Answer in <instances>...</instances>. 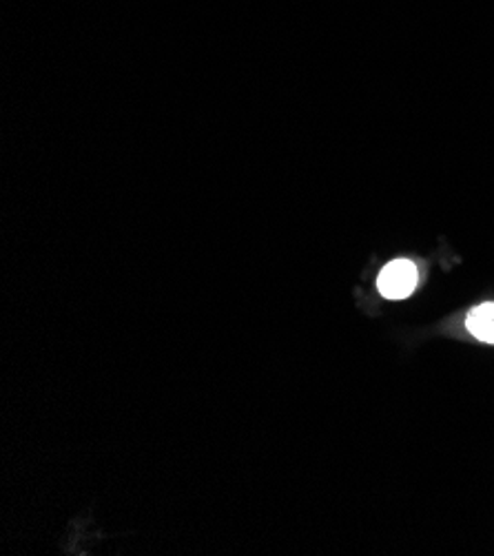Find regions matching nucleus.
Returning a JSON list of instances; mask_svg holds the SVG:
<instances>
[{"mask_svg": "<svg viewBox=\"0 0 494 556\" xmlns=\"http://www.w3.org/2000/svg\"><path fill=\"white\" fill-rule=\"evenodd\" d=\"M419 280L417 266L408 260H395L381 268L377 277V289L383 298L389 300H406Z\"/></svg>", "mask_w": 494, "mask_h": 556, "instance_id": "nucleus-1", "label": "nucleus"}, {"mask_svg": "<svg viewBox=\"0 0 494 556\" xmlns=\"http://www.w3.org/2000/svg\"><path fill=\"white\" fill-rule=\"evenodd\" d=\"M468 330L472 336L481 342L494 344V302L490 304H481L477 306L470 315H468Z\"/></svg>", "mask_w": 494, "mask_h": 556, "instance_id": "nucleus-2", "label": "nucleus"}]
</instances>
